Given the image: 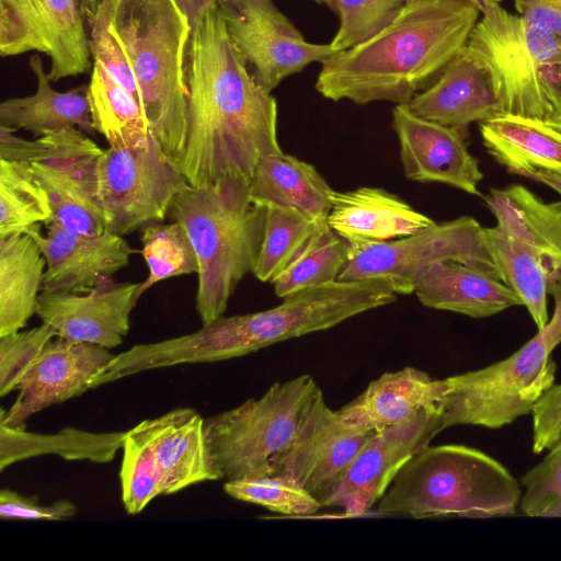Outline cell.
Segmentation results:
<instances>
[{
    "label": "cell",
    "mask_w": 561,
    "mask_h": 561,
    "mask_svg": "<svg viewBox=\"0 0 561 561\" xmlns=\"http://www.w3.org/2000/svg\"><path fill=\"white\" fill-rule=\"evenodd\" d=\"M185 80L186 134L174 165L190 186L228 178L250 182L264 157L283 152L277 102L254 79L218 4L192 25Z\"/></svg>",
    "instance_id": "obj_1"
},
{
    "label": "cell",
    "mask_w": 561,
    "mask_h": 561,
    "mask_svg": "<svg viewBox=\"0 0 561 561\" xmlns=\"http://www.w3.org/2000/svg\"><path fill=\"white\" fill-rule=\"evenodd\" d=\"M87 22L93 60L134 98L175 163L186 134L187 16L174 0H103Z\"/></svg>",
    "instance_id": "obj_2"
},
{
    "label": "cell",
    "mask_w": 561,
    "mask_h": 561,
    "mask_svg": "<svg viewBox=\"0 0 561 561\" xmlns=\"http://www.w3.org/2000/svg\"><path fill=\"white\" fill-rule=\"evenodd\" d=\"M480 15L468 0H409L376 36L323 60L316 90L335 102L408 104L462 50Z\"/></svg>",
    "instance_id": "obj_3"
},
{
    "label": "cell",
    "mask_w": 561,
    "mask_h": 561,
    "mask_svg": "<svg viewBox=\"0 0 561 561\" xmlns=\"http://www.w3.org/2000/svg\"><path fill=\"white\" fill-rule=\"evenodd\" d=\"M249 187L239 178L187 185L171 203L168 215L186 229L198 259L195 302L202 325L224 316L239 283L255 267L266 208L251 202Z\"/></svg>",
    "instance_id": "obj_4"
},
{
    "label": "cell",
    "mask_w": 561,
    "mask_h": 561,
    "mask_svg": "<svg viewBox=\"0 0 561 561\" xmlns=\"http://www.w3.org/2000/svg\"><path fill=\"white\" fill-rule=\"evenodd\" d=\"M520 482L493 457L458 444L422 448L377 503L381 515L492 518L517 513Z\"/></svg>",
    "instance_id": "obj_5"
},
{
    "label": "cell",
    "mask_w": 561,
    "mask_h": 561,
    "mask_svg": "<svg viewBox=\"0 0 561 561\" xmlns=\"http://www.w3.org/2000/svg\"><path fill=\"white\" fill-rule=\"evenodd\" d=\"M484 198L496 220L483 229L494 268L542 329L548 295L561 286V201L545 202L522 184L491 188Z\"/></svg>",
    "instance_id": "obj_6"
},
{
    "label": "cell",
    "mask_w": 561,
    "mask_h": 561,
    "mask_svg": "<svg viewBox=\"0 0 561 561\" xmlns=\"http://www.w3.org/2000/svg\"><path fill=\"white\" fill-rule=\"evenodd\" d=\"M551 295V319L512 355L445 378L447 389L439 404L445 430L456 425L503 427L531 414L554 386L557 365L552 353L561 344V286Z\"/></svg>",
    "instance_id": "obj_7"
},
{
    "label": "cell",
    "mask_w": 561,
    "mask_h": 561,
    "mask_svg": "<svg viewBox=\"0 0 561 561\" xmlns=\"http://www.w3.org/2000/svg\"><path fill=\"white\" fill-rule=\"evenodd\" d=\"M462 50L485 73L502 113L543 121L550 116L560 37L494 4L481 12Z\"/></svg>",
    "instance_id": "obj_8"
},
{
    "label": "cell",
    "mask_w": 561,
    "mask_h": 561,
    "mask_svg": "<svg viewBox=\"0 0 561 561\" xmlns=\"http://www.w3.org/2000/svg\"><path fill=\"white\" fill-rule=\"evenodd\" d=\"M385 278L336 280L296 291L271 309L219 317L213 339L222 360L244 356L273 344L324 331L368 310L396 301Z\"/></svg>",
    "instance_id": "obj_9"
},
{
    "label": "cell",
    "mask_w": 561,
    "mask_h": 561,
    "mask_svg": "<svg viewBox=\"0 0 561 561\" xmlns=\"http://www.w3.org/2000/svg\"><path fill=\"white\" fill-rule=\"evenodd\" d=\"M319 388L310 375H300L205 419L206 451L217 480L265 474L270 460L290 442Z\"/></svg>",
    "instance_id": "obj_10"
},
{
    "label": "cell",
    "mask_w": 561,
    "mask_h": 561,
    "mask_svg": "<svg viewBox=\"0 0 561 561\" xmlns=\"http://www.w3.org/2000/svg\"><path fill=\"white\" fill-rule=\"evenodd\" d=\"M483 229L474 218L462 216L434 222L407 237L350 247V260L337 280L385 278L398 295H409L414 293L421 276L438 262L461 261L495 271Z\"/></svg>",
    "instance_id": "obj_11"
},
{
    "label": "cell",
    "mask_w": 561,
    "mask_h": 561,
    "mask_svg": "<svg viewBox=\"0 0 561 561\" xmlns=\"http://www.w3.org/2000/svg\"><path fill=\"white\" fill-rule=\"evenodd\" d=\"M187 185L157 139L142 149L108 147L98 161V198L106 230L122 237L162 221Z\"/></svg>",
    "instance_id": "obj_12"
},
{
    "label": "cell",
    "mask_w": 561,
    "mask_h": 561,
    "mask_svg": "<svg viewBox=\"0 0 561 561\" xmlns=\"http://www.w3.org/2000/svg\"><path fill=\"white\" fill-rule=\"evenodd\" d=\"M83 0H0V54L39 51L57 82L92 69Z\"/></svg>",
    "instance_id": "obj_13"
},
{
    "label": "cell",
    "mask_w": 561,
    "mask_h": 561,
    "mask_svg": "<svg viewBox=\"0 0 561 561\" xmlns=\"http://www.w3.org/2000/svg\"><path fill=\"white\" fill-rule=\"evenodd\" d=\"M229 35L257 83L272 92L287 77L337 53L306 41L273 0H221Z\"/></svg>",
    "instance_id": "obj_14"
},
{
    "label": "cell",
    "mask_w": 561,
    "mask_h": 561,
    "mask_svg": "<svg viewBox=\"0 0 561 561\" xmlns=\"http://www.w3.org/2000/svg\"><path fill=\"white\" fill-rule=\"evenodd\" d=\"M374 432L347 424L327 404L319 388L290 442L270 460L265 474L287 477L322 503Z\"/></svg>",
    "instance_id": "obj_15"
},
{
    "label": "cell",
    "mask_w": 561,
    "mask_h": 561,
    "mask_svg": "<svg viewBox=\"0 0 561 561\" xmlns=\"http://www.w3.org/2000/svg\"><path fill=\"white\" fill-rule=\"evenodd\" d=\"M444 430L440 409H433L374 432L322 501V507L341 508L346 516L367 514L401 468Z\"/></svg>",
    "instance_id": "obj_16"
},
{
    "label": "cell",
    "mask_w": 561,
    "mask_h": 561,
    "mask_svg": "<svg viewBox=\"0 0 561 561\" xmlns=\"http://www.w3.org/2000/svg\"><path fill=\"white\" fill-rule=\"evenodd\" d=\"M46 158L30 164L46 191L50 220L80 233H102L105 217L98 198L96 167L102 149L78 128L42 136Z\"/></svg>",
    "instance_id": "obj_17"
},
{
    "label": "cell",
    "mask_w": 561,
    "mask_h": 561,
    "mask_svg": "<svg viewBox=\"0 0 561 561\" xmlns=\"http://www.w3.org/2000/svg\"><path fill=\"white\" fill-rule=\"evenodd\" d=\"M51 339L18 385L15 400L1 410L0 424L19 428L42 410L81 396L96 375L114 358L100 345Z\"/></svg>",
    "instance_id": "obj_18"
},
{
    "label": "cell",
    "mask_w": 561,
    "mask_h": 561,
    "mask_svg": "<svg viewBox=\"0 0 561 561\" xmlns=\"http://www.w3.org/2000/svg\"><path fill=\"white\" fill-rule=\"evenodd\" d=\"M138 286L104 277L82 294L41 291L35 314L56 336L111 350L121 345L129 331Z\"/></svg>",
    "instance_id": "obj_19"
},
{
    "label": "cell",
    "mask_w": 561,
    "mask_h": 561,
    "mask_svg": "<svg viewBox=\"0 0 561 561\" xmlns=\"http://www.w3.org/2000/svg\"><path fill=\"white\" fill-rule=\"evenodd\" d=\"M392 128L400 146V160L408 179L442 183L480 195L483 174L470 153L462 131L415 115L407 104L392 110Z\"/></svg>",
    "instance_id": "obj_20"
},
{
    "label": "cell",
    "mask_w": 561,
    "mask_h": 561,
    "mask_svg": "<svg viewBox=\"0 0 561 561\" xmlns=\"http://www.w3.org/2000/svg\"><path fill=\"white\" fill-rule=\"evenodd\" d=\"M25 232L33 237L46 260L42 291L87 293L102 278L113 277L126 267L133 253L122 236L107 230L80 233L49 220L45 236L39 225Z\"/></svg>",
    "instance_id": "obj_21"
},
{
    "label": "cell",
    "mask_w": 561,
    "mask_h": 561,
    "mask_svg": "<svg viewBox=\"0 0 561 561\" xmlns=\"http://www.w3.org/2000/svg\"><path fill=\"white\" fill-rule=\"evenodd\" d=\"M447 386L427 373L404 367L371 380L366 389L339 413L350 425L381 431L407 422L425 410L439 409Z\"/></svg>",
    "instance_id": "obj_22"
},
{
    "label": "cell",
    "mask_w": 561,
    "mask_h": 561,
    "mask_svg": "<svg viewBox=\"0 0 561 561\" xmlns=\"http://www.w3.org/2000/svg\"><path fill=\"white\" fill-rule=\"evenodd\" d=\"M204 420L192 408H176L138 423L149 444L163 495L217 480L206 451Z\"/></svg>",
    "instance_id": "obj_23"
},
{
    "label": "cell",
    "mask_w": 561,
    "mask_h": 561,
    "mask_svg": "<svg viewBox=\"0 0 561 561\" xmlns=\"http://www.w3.org/2000/svg\"><path fill=\"white\" fill-rule=\"evenodd\" d=\"M428 308L486 318L514 306L518 295L488 266L461 261H443L419 279L414 293Z\"/></svg>",
    "instance_id": "obj_24"
},
{
    "label": "cell",
    "mask_w": 561,
    "mask_h": 561,
    "mask_svg": "<svg viewBox=\"0 0 561 561\" xmlns=\"http://www.w3.org/2000/svg\"><path fill=\"white\" fill-rule=\"evenodd\" d=\"M434 222L397 195L368 186L333 191L328 216L331 229L351 248L407 237Z\"/></svg>",
    "instance_id": "obj_25"
},
{
    "label": "cell",
    "mask_w": 561,
    "mask_h": 561,
    "mask_svg": "<svg viewBox=\"0 0 561 561\" xmlns=\"http://www.w3.org/2000/svg\"><path fill=\"white\" fill-rule=\"evenodd\" d=\"M407 105L424 119L460 131L471 123H481L502 113L485 73L463 50L431 87Z\"/></svg>",
    "instance_id": "obj_26"
},
{
    "label": "cell",
    "mask_w": 561,
    "mask_h": 561,
    "mask_svg": "<svg viewBox=\"0 0 561 561\" xmlns=\"http://www.w3.org/2000/svg\"><path fill=\"white\" fill-rule=\"evenodd\" d=\"M28 66L36 78V92L3 101L0 104V126L14 131L27 130L36 138L68 128L94 133L88 85L66 92L56 91L38 55L30 57Z\"/></svg>",
    "instance_id": "obj_27"
},
{
    "label": "cell",
    "mask_w": 561,
    "mask_h": 561,
    "mask_svg": "<svg viewBox=\"0 0 561 561\" xmlns=\"http://www.w3.org/2000/svg\"><path fill=\"white\" fill-rule=\"evenodd\" d=\"M488 152L508 172L561 175V130L543 119L501 113L479 123Z\"/></svg>",
    "instance_id": "obj_28"
},
{
    "label": "cell",
    "mask_w": 561,
    "mask_h": 561,
    "mask_svg": "<svg viewBox=\"0 0 561 561\" xmlns=\"http://www.w3.org/2000/svg\"><path fill=\"white\" fill-rule=\"evenodd\" d=\"M333 191L312 164L284 152L264 157L249 187L255 205L295 209L313 221L328 220Z\"/></svg>",
    "instance_id": "obj_29"
},
{
    "label": "cell",
    "mask_w": 561,
    "mask_h": 561,
    "mask_svg": "<svg viewBox=\"0 0 561 561\" xmlns=\"http://www.w3.org/2000/svg\"><path fill=\"white\" fill-rule=\"evenodd\" d=\"M45 270L30 233L0 238V336L21 331L36 312Z\"/></svg>",
    "instance_id": "obj_30"
},
{
    "label": "cell",
    "mask_w": 561,
    "mask_h": 561,
    "mask_svg": "<svg viewBox=\"0 0 561 561\" xmlns=\"http://www.w3.org/2000/svg\"><path fill=\"white\" fill-rule=\"evenodd\" d=\"M126 432L94 433L64 428L55 434H39L0 424V470L16 461L54 454L67 460L110 462L123 447Z\"/></svg>",
    "instance_id": "obj_31"
},
{
    "label": "cell",
    "mask_w": 561,
    "mask_h": 561,
    "mask_svg": "<svg viewBox=\"0 0 561 561\" xmlns=\"http://www.w3.org/2000/svg\"><path fill=\"white\" fill-rule=\"evenodd\" d=\"M88 98L94 129L110 147L142 149L156 139L140 106L96 60L91 69Z\"/></svg>",
    "instance_id": "obj_32"
},
{
    "label": "cell",
    "mask_w": 561,
    "mask_h": 561,
    "mask_svg": "<svg viewBox=\"0 0 561 561\" xmlns=\"http://www.w3.org/2000/svg\"><path fill=\"white\" fill-rule=\"evenodd\" d=\"M350 260V244L328 220L319 221L294 261L272 282L284 298L296 291L336 282Z\"/></svg>",
    "instance_id": "obj_33"
},
{
    "label": "cell",
    "mask_w": 561,
    "mask_h": 561,
    "mask_svg": "<svg viewBox=\"0 0 561 561\" xmlns=\"http://www.w3.org/2000/svg\"><path fill=\"white\" fill-rule=\"evenodd\" d=\"M48 195L30 164L0 159V238L51 218Z\"/></svg>",
    "instance_id": "obj_34"
},
{
    "label": "cell",
    "mask_w": 561,
    "mask_h": 561,
    "mask_svg": "<svg viewBox=\"0 0 561 561\" xmlns=\"http://www.w3.org/2000/svg\"><path fill=\"white\" fill-rule=\"evenodd\" d=\"M141 254L148 266L147 278L139 283L137 296L154 284L172 277L198 273V259L186 229L178 221L150 222L141 232Z\"/></svg>",
    "instance_id": "obj_35"
},
{
    "label": "cell",
    "mask_w": 561,
    "mask_h": 561,
    "mask_svg": "<svg viewBox=\"0 0 561 561\" xmlns=\"http://www.w3.org/2000/svg\"><path fill=\"white\" fill-rule=\"evenodd\" d=\"M318 222L295 209L267 207L263 240L252 274L261 282L272 283L298 255Z\"/></svg>",
    "instance_id": "obj_36"
},
{
    "label": "cell",
    "mask_w": 561,
    "mask_h": 561,
    "mask_svg": "<svg viewBox=\"0 0 561 561\" xmlns=\"http://www.w3.org/2000/svg\"><path fill=\"white\" fill-rule=\"evenodd\" d=\"M225 492L242 502L289 516H309L322 508L320 501L294 480L279 474H262L226 481Z\"/></svg>",
    "instance_id": "obj_37"
},
{
    "label": "cell",
    "mask_w": 561,
    "mask_h": 561,
    "mask_svg": "<svg viewBox=\"0 0 561 561\" xmlns=\"http://www.w3.org/2000/svg\"><path fill=\"white\" fill-rule=\"evenodd\" d=\"M122 448V502L125 511L135 515L142 512L153 499L163 495V491L149 444L138 424L126 431Z\"/></svg>",
    "instance_id": "obj_38"
},
{
    "label": "cell",
    "mask_w": 561,
    "mask_h": 561,
    "mask_svg": "<svg viewBox=\"0 0 561 561\" xmlns=\"http://www.w3.org/2000/svg\"><path fill=\"white\" fill-rule=\"evenodd\" d=\"M409 0H329L339 15L330 45L342 51L376 36L400 14Z\"/></svg>",
    "instance_id": "obj_39"
},
{
    "label": "cell",
    "mask_w": 561,
    "mask_h": 561,
    "mask_svg": "<svg viewBox=\"0 0 561 561\" xmlns=\"http://www.w3.org/2000/svg\"><path fill=\"white\" fill-rule=\"evenodd\" d=\"M519 508L529 517L561 516V434L546 456L520 478Z\"/></svg>",
    "instance_id": "obj_40"
},
{
    "label": "cell",
    "mask_w": 561,
    "mask_h": 561,
    "mask_svg": "<svg viewBox=\"0 0 561 561\" xmlns=\"http://www.w3.org/2000/svg\"><path fill=\"white\" fill-rule=\"evenodd\" d=\"M56 336L55 330L42 323L30 330L0 336V396L16 390L19 382Z\"/></svg>",
    "instance_id": "obj_41"
},
{
    "label": "cell",
    "mask_w": 561,
    "mask_h": 561,
    "mask_svg": "<svg viewBox=\"0 0 561 561\" xmlns=\"http://www.w3.org/2000/svg\"><path fill=\"white\" fill-rule=\"evenodd\" d=\"M77 506L69 500H58L49 505H39L34 497H27L12 490L0 493V517L22 520H62L77 514Z\"/></svg>",
    "instance_id": "obj_42"
},
{
    "label": "cell",
    "mask_w": 561,
    "mask_h": 561,
    "mask_svg": "<svg viewBox=\"0 0 561 561\" xmlns=\"http://www.w3.org/2000/svg\"><path fill=\"white\" fill-rule=\"evenodd\" d=\"M47 145L43 137L35 140L24 139L14 130L0 126V159L31 164L46 158Z\"/></svg>",
    "instance_id": "obj_43"
},
{
    "label": "cell",
    "mask_w": 561,
    "mask_h": 561,
    "mask_svg": "<svg viewBox=\"0 0 561 561\" xmlns=\"http://www.w3.org/2000/svg\"><path fill=\"white\" fill-rule=\"evenodd\" d=\"M519 15L561 38V0H514Z\"/></svg>",
    "instance_id": "obj_44"
},
{
    "label": "cell",
    "mask_w": 561,
    "mask_h": 561,
    "mask_svg": "<svg viewBox=\"0 0 561 561\" xmlns=\"http://www.w3.org/2000/svg\"><path fill=\"white\" fill-rule=\"evenodd\" d=\"M551 88L552 112L545 122L561 130V60L552 69Z\"/></svg>",
    "instance_id": "obj_45"
},
{
    "label": "cell",
    "mask_w": 561,
    "mask_h": 561,
    "mask_svg": "<svg viewBox=\"0 0 561 561\" xmlns=\"http://www.w3.org/2000/svg\"><path fill=\"white\" fill-rule=\"evenodd\" d=\"M193 25L210 7L221 0H174Z\"/></svg>",
    "instance_id": "obj_46"
},
{
    "label": "cell",
    "mask_w": 561,
    "mask_h": 561,
    "mask_svg": "<svg viewBox=\"0 0 561 561\" xmlns=\"http://www.w3.org/2000/svg\"><path fill=\"white\" fill-rule=\"evenodd\" d=\"M549 397L552 405L561 413V383L551 388Z\"/></svg>",
    "instance_id": "obj_47"
},
{
    "label": "cell",
    "mask_w": 561,
    "mask_h": 561,
    "mask_svg": "<svg viewBox=\"0 0 561 561\" xmlns=\"http://www.w3.org/2000/svg\"><path fill=\"white\" fill-rule=\"evenodd\" d=\"M103 0H83V10L85 19H90L102 3Z\"/></svg>",
    "instance_id": "obj_48"
},
{
    "label": "cell",
    "mask_w": 561,
    "mask_h": 561,
    "mask_svg": "<svg viewBox=\"0 0 561 561\" xmlns=\"http://www.w3.org/2000/svg\"><path fill=\"white\" fill-rule=\"evenodd\" d=\"M471 2L480 12L485 10L490 5L501 4L503 0H468Z\"/></svg>",
    "instance_id": "obj_49"
},
{
    "label": "cell",
    "mask_w": 561,
    "mask_h": 561,
    "mask_svg": "<svg viewBox=\"0 0 561 561\" xmlns=\"http://www.w3.org/2000/svg\"><path fill=\"white\" fill-rule=\"evenodd\" d=\"M312 1L318 2V3H325V4L329 3V0H312Z\"/></svg>",
    "instance_id": "obj_50"
}]
</instances>
